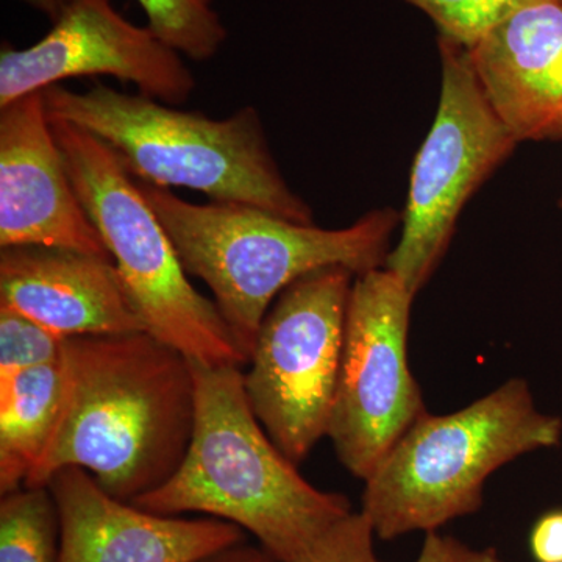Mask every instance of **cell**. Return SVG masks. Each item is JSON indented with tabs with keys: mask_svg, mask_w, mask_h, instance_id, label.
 Wrapping results in <instances>:
<instances>
[{
	"mask_svg": "<svg viewBox=\"0 0 562 562\" xmlns=\"http://www.w3.org/2000/svg\"><path fill=\"white\" fill-rule=\"evenodd\" d=\"M61 358L60 422L25 486L80 468L132 503L171 480L194 430L190 358L147 331L72 336Z\"/></svg>",
	"mask_w": 562,
	"mask_h": 562,
	"instance_id": "obj_1",
	"label": "cell"
},
{
	"mask_svg": "<svg viewBox=\"0 0 562 562\" xmlns=\"http://www.w3.org/2000/svg\"><path fill=\"white\" fill-rule=\"evenodd\" d=\"M195 419L180 468L132 502L162 516L201 513L251 532L277 562H292L349 516V498L317 490L255 416L239 366L191 361Z\"/></svg>",
	"mask_w": 562,
	"mask_h": 562,
	"instance_id": "obj_2",
	"label": "cell"
},
{
	"mask_svg": "<svg viewBox=\"0 0 562 562\" xmlns=\"http://www.w3.org/2000/svg\"><path fill=\"white\" fill-rule=\"evenodd\" d=\"M188 276L213 292L236 346L249 362L257 333L281 292L327 268L355 277L386 266L402 213L373 210L344 228L301 224L235 202L192 203L172 190L140 183Z\"/></svg>",
	"mask_w": 562,
	"mask_h": 562,
	"instance_id": "obj_3",
	"label": "cell"
},
{
	"mask_svg": "<svg viewBox=\"0 0 562 562\" xmlns=\"http://www.w3.org/2000/svg\"><path fill=\"white\" fill-rule=\"evenodd\" d=\"M43 98L50 120L101 139L140 183L198 191L211 202L244 203L314 224L312 206L281 173L255 106L213 120L99 80L87 91L55 85Z\"/></svg>",
	"mask_w": 562,
	"mask_h": 562,
	"instance_id": "obj_4",
	"label": "cell"
},
{
	"mask_svg": "<svg viewBox=\"0 0 562 562\" xmlns=\"http://www.w3.org/2000/svg\"><path fill=\"white\" fill-rule=\"evenodd\" d=\"M561 441V417L508 380L458 412L422 414L364 480L361 513L384 541L439 531L480 512L492 473Z\"/></svg>",
	"mask_w": 562,
	"mask_h": 562,
	"instance_id": "obj_5",
	"label": "cell"
},
{
	"mask_svg": "<svg viewBox=\"0 0 562 562\" xmlns=\"http://www.w3.org/2000/svg\"><path fill=\"white\" fill-rule=\"evenodd\" d=\"M81 203L109 249L144 328L191 361L243 368L216 303L195 290L138 181L101 139L50 120Z\"/></svg>",
	"mask_w": 562,
	"mask_h": 562,
	"instance_id": "obj_6",
	"label": "cell"
},
{
	"mask_svg": "<svg viewBox=\"0 0 562 562\" xmlns=\"http://www.w3.org/2000/svg\"><path fill=\"white\" fill-rule=\"evenodd\" d=\"M438 44L439 106L414 158L401 238L384 266L414 295L446 257L465 203L519 144L487 98L471 49L441 36Z\"/></svg>",
	"mask_w": 562,
	"mask_h": 562,
	"instance_id": "obj_7",
	"label": "cell"
},
{
	"mask_svg": "<svg viewBox=\"0 0 562 562\" xmlns=\"http://www.w3.org/2000/svg\"><path fill=\"white\" fill-rule=\"evenodd\" d=\"M353 280L344 268L295 280L266 313L247 362L251 409L294 464L327 438Z\"/></svg>",
	"mask_w": 562,
	"mask_h": 562,
	"instance_id": "obj_8",
	"label": "cell"
},
{
	"mask_svg": "<svg viewBox=\"0 0 562 562\" xmlns=\"http://www.w3.org/2000/svg\"><path fill=\"white\" fill-rule=\"evenodd\" d=\"M414 299L386 268L355 277L351 284L327 438L344 468L362 482L427 413L408 360Z\"/></svg>",
	"mask_w": 562,
	"mask_h": 562,
	"instance_id": "obj_9",
	"label": "cell"
},
{
	"mask_svg": "<svg viewBox=\"0 0 562 562\" xmlns=\"http://www.w3.org/2000/svg\"><path fill=\"white\" fill-rule=\"evenodd\" d=\"M113 77L139 94L179 106L198 80L183 57L150 29L125 20L113 0H69L38 43L0 50V106L80 77Z\"/></svg>",
	"mask_w": 562,
	"mask_h": 562,
	"instance_id": "obj_10",
	"label": "cell"
},
{
	"mask_svg": "<svg viewBox=\"0 0 562 562\" xmlns=\"http://www.w3.org/2000/svg\"><path fill=\"white\" fill-rule=\"evenodd\" d=\"M16 246L111 260L70 179L43 91L0 106V249Z\"/></svg>",
	"mask_w": 562,
	"mask_h": 562,
	"instance_id": "obj_11",
	"label": "cell"
},
{
	"mask_svg": "<svg viewBox=\"0 0 562 562\" xmlns=\"http://www.w3.org/2000/svg\"><path fill=\"white\" fill-rule=\"evenodd\" d=\"M60 517L58 562H198L244 541L238 525L140 509L103 491L80 468L47 483Z\"/></svg>",
	"mask_w": 562,
	"mask_h": 562,
	"instance_id": "obj_12",
	"label": "cell"
},
{
	"mask_svg": "<svg viewBox=\"0 0 562 562\" xmlns=\"http://www.w3.org/2000/svg\"><path fill=\"white\" fill-rule=\"evenodd\" d=\"M0 305L63 338L146 331L113 260L76 250L2 247Z\"/></svg>",
	"mask_w": 562,
	"mask_h": 562,
	"instance_id": "obj_13",
	"label": "cell"
},
{
	"mask_svg": "<svg viewBox=\"0 0 562 562\" xmlns=\"http://www.w3.org/2000/svg\"><path fill=\"white\" fill-rule=\"evenodd\" d=\"M471 55L487 98L519 143L562 140V2L519 11Z\"/></svg>",
	"mask_w": 562,
	"mask_h": 562,
	"instance_id": "obj_14",
	"label": "cell"
},
{
	"mask_svg": "<svg viewBox=\"0 0 562 562\" xmlns=\"http://www.w3.org/2000/svg\"><path fill=\"white\" fill-rule=\"evenodd\" d=\"M63 358L0 382V494L21 490L54 438L65 401Z\"/></svg>",
	"mask_w": 562,
	"mask_h": 562,
	"instance_id": "obj_15",
	"label": "cell"
},
{
	"mask_svg": "<svg viewBox=\"0 0 562 562\" xmlns=\"http://www.w3.org/2000/svg\"><path fill=\"white\" fill-rule=\"evenodd\" d=\"M60 561V517L49 486L21 487L0 502V562Z\"/></svg>",
	"mask_w": 562,
	"mask_h": 562,
	"instance_id": "obj_16",
	"label": "cell"
},
{
	"mask_svg": "<svg viewBox=\"0 0 562 562\" xmlns=\"http://www.w3.org/2000/svg\"><path fill=\"white\" fill-rule=\"evenodd\" d=\"M147 27L183 58L205 63L220 54L228 31L214 0H138Z\"/></svg>",
	"mask_w": 562,
	"mask_h": 562,
	"instance_id": "obj_17",
	"label": "cell"
},
{
	"mask_svg": "<svg viewBox=\"0 0 562 562\" xmlns=\"http://www.w3.org/2000/svg\"><path fill=\"white\" fill-rule=\"evenodd\" d=\"M424 11L441 38L473 49L506 20L528 7L562 0H405Z\"/></svg>",
	"mask_w": 562,
	"mask_h": 562,
	"instance_id": "obj_18",
	"label": "cell"
},
{
	"mask_svg": "<svg viewBox=\"0 0 562 562\" xmlns=\"http://www.w3.org/2000/svg\"><path fill=\"white\" fill-rule=\"evenodd\" d=\"M66 338L0 305V382L61 357Z\"/></svg>",
	"mask_w": 562,
	"mask_h": 562,
	"instance_id": "obj_19",
	"label": "cell"
},
{
	"mask_svg": "<svg viewBox=\"0 0 562 562\" xmlns=\"http://www.w3.org/2000/svg\"><path fill=\"white\" fill-rule=\"evenodd\" d=\"M375 538L368 517L351 512L292 562H383L375 552Z\"/></svg>",
	"mask_w": 562,
	"mask_h": 562,
	"instance_id": "obj_20",
	"label": "cell"
},
{
	"mask_svg": "<svg viewBox=\"0 0 562 562\" xmlns=\"http://www.w3.org/2000/svg\"><path fill=\"white\" fill-rule=\"evenodd\" d=\"M414 562H503V560L494 547L476 549L453 536L431 531L425 535L420 552Z\"/></svg>",
	"mask_w": 562,
	"mask_h": 562,
	"instance_id": "obj_21",
	"label": "cell"
},
{
	"mask_svg": "<svg viewBox=\"0 0 562 562\" xmlns=\"http://www.w3.org/2000/svg\"><path fill=\"white\" fill-rule=\"evenodd\" d=\"M528 549L535 562H562V508L550 509L536 519Z\"/></svg>",
	"mask_w": 562,
	"mask_h": 562,
	"instance_id": "obj_22",
	"label": "cell"
},
{
	"mask_svg": "<svg viewBox=\"0 0 562 562\" xmlns=\"http://www.w3.org/2000/svg\"><path fill=\"white\" fill-rule=\"evenodd\" d=\"M198 562H277L265 549L244 546V542L227 547Z\"/></svg>",
	"mask_w": 562,
	"mask_h": 562,
	"instance_id": "obj_23",
	"label": "cell"
},
{
	"mask_svg": "<svg viewBox=\"0 0 562 562\" xmlns=\"http://www.w3.org/2000/svg\"><path fill=\"white\" fill-rule=\"evenodd\" d=\"M21 2L27 3L33 10L55 22L68 5L69 0H21Z\"/></svg>",
	"mask_w": 562,
	"mask_h": 562,
	"instance_id": "obj_24",
	"label": "cell"
},
{
	"mask_svg": "<svg viewBox=\"0 0 562 562\" xmlns=\"http://www.w3.org/2000/svg\"><path fill=\"white\" fill-rule=\"evenodd\" d=\"M560 209L562 210V198H561V201H560Z\"/></svg>",
	"mask_w": 562,
	"mask_h": 562,
	"instance_id": "obj_25",
	"label": "cell"
}]
</instances>
